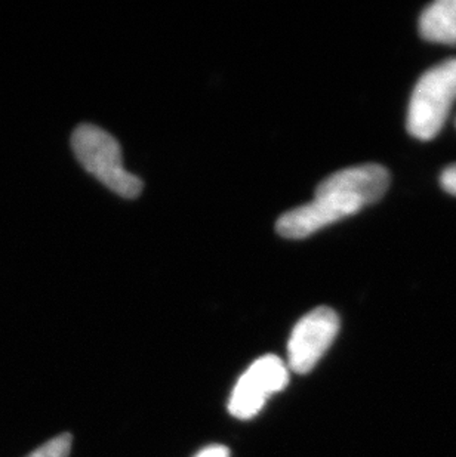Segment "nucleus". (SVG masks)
<instances>
[{"instance_id":"obj_1","label":"nucleus","mask_w":456,"mask_h":457,"mask_svg":"<svg viewBox=\"0 0 456 457\" xmlns=\"http://www.w3.org/2000/svg\"><path fill=\"white\" fill-rule=\"evenodd\" d=\"M390 187V173L379 164H360L332 173L320 182L310 204L286 212L277 220V233L304 238L327 225L358 213L378 202Z\"/></svg>"},{"instance_id":"obj_2","label":"nucleus","mask_w":456,"mask_h":457,"mask_svg":"<svg viewBox=\"0 0 456 457\" xmlns=\"http://www.w3.org/2000/svg\"><path fill=\"white\" fill-rule=\"evenodd\" d=\"M456 101V58L426 70L410 96L408 130L415 138L430 141L448 120Z\"/></svg>"},{"instance_id":"obj_3","label":"nucleus","mask_w":456,"mask_h":457,"mask_svg":"<svg viewBox=\"0 0 456 457\" xmlns=\"http://www.w3.org/2000/svg\"><path fill=\"white\" fill-rule=\"evenodd\" d=\"M72 147L83 168L108 190L125 199H135L141 193V179L126 170L121 145L106 130L94 125H80L73 132Z\"/></svg>"},{"instance_id":"obj_4","label":"nucleus","mask_w":456,"mask_h":457,"mask_svg":"<svg viewBox=\"0 0 456 457\" xmlns=\"http://www.w3.org/2000/svg\"><path fill=\"white\" fill-rule=\"evenodd\" d=\"M289 384V369L282 358L268 354L258 358L237 380L228 410L234 418L248 420L263 410L267 398Z\"/></svg>"},{"instance_id":"obj_5","label":"nucleus","mask_w":456,"mask_h":457,"mask_svg":"<svg viewBox=\"0 0 456 457\" xmlns=\"http://www.w3.org/2000/svg\"><path fill=\"white\" fill-rule=\"evenodd\" d=\"M338 332L340 317L331 308L319 306L304 315L289 337V367L300 375L313 370L335 341Z\"/></svg>"},{"instance_id":"obj_6","label":"nucleus","mask_w":456,"mask_h":457,"mask_svg":"<svg viewBox=\"0 0 456 457\" xmlns=\"http://www.w3.org/2000/svg\"><path fill=\"white\" fill-rule=\"evenodd\" d=\"M419 33L433 44L456 46V0H437L419 18Z\"/></svg>"},{"instance_id":"obj_7","label":"nucleus","mask_w":456,"mask_h":457,"mask_svg":"<svg viewBox=\"0 0 456 457\" xmlns=\"http://www.w3.org/2000/svg\"><path fill=\"white\" fill-rule=\"evenodd\" d=\"M72 436L70 434H61V436L52 438L39 449H36L33 453L27 457H69L72 450Z\"/></svg>"},{"instance_id":"obj_8","label":"nucleus","mask_w":456,"mask_h":457,"mask_svg":"<svg viewBox=\"0 0 456 457\" xmlns=\"http://www.w3.org/2000/svg\"><path fill=\"white\" fill-rule=\"evenodd\" d=\"M440 182L444 191H448L449 195H456V164L444 169L440 177Z\"/></svg>"},{"instance_id":"obj_9","label":"nucleus","mask_w":456,"mask_h":457,"mask_svg":"<svg viewBox=\"0 0 456 457\" xmlns=\"http://www.w3.org/2000/svg\"><path fill=\"white\" fill-rule=\"evenodd\" d=\"M196 457H230V450L225 445H209L200 450Z\"/></svg>"}]
</instances>
